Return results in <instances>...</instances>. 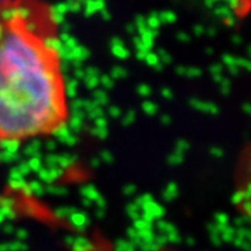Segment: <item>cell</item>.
<instances>
[{"label": "cell", "mask_w": 251, "mask_h": 251, "mask_svg": "<svg viewBox=\"0 0 251 251\" xmlns=\"http://www.w3.org/2000/svg\"><path fill=\"white\" fill-rule=\"evenodd\" d=\"M59 54L27 23L0 25V135L23 141L57 134L69 122Z\"/></svg>", "instance_id": "obj_1"}, {"label": "cell", "mask_w": 251, "mask_h": 251, "mask_svg": "<svg viewBox=\"0 0 251 251\" xmlns=\"http://www.w3.org/2000/svg\"><path fill=\"white\" fill-rule=\"evenodd\" d=\"M234 204L240 212L251 218V147L246 148L237 165Z\"/></svg>", "instance_id": "obj_2"}, {"label": "cell", "mask_w": 251, "mask_h": 251, "mask_svg": "<svg viewBox=\"0 0 251 251\" xmlns=\"http://www.w3.org/2000/svg\"><path fill=\"white\" fill-rule=\"evenodd\" d=\"M0 141H1V135H0Z\"/></svg>", "instance_id": "obj_3"}]
</instances>
